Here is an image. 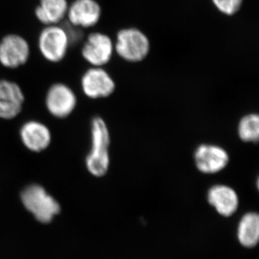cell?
<instances>
[{
	"label": "cell",
	"instance_id": "obj_1",
	"mask_svg": "<svg viewBox=\"0 0 259 259\" xmlns=\"http://www.w3.org/2000/svg\"><path fill=\"white\" fill-rule=\"evenodd\" d=\"M110 145V132L107 124L101 117H95L92 122V149L86 159L87 168L93 176L103 177L108 171Z\"/></svg>",
	"mask_w": 259,
	"mask_h": 259
},
{
	"label": "cell",
	"instance_id": "obj_2",
	"mask_svg": "<svg viewBox=\"0 0 259 259\" xmlns=\"http://www.w3.org/2000/svg\"><path fill=\"white\" fill-rule=\"evenodd\" d=\"M37 44L46 60L59 63L66 57L71 44L67 30L59 24L44 26L37 36Z\"/></svg>",
	"mask_w": 259,
	"mask_h": 259
},
{
	"label": "cell",
	"instance_id": "obj_3",
	"mask_svg": "<svg viewBox=\"0 0 259 259\" xmlns=\"http://www.w3.org/2000/svg\"><path fill=\"white\" fill-rule=\"evenodd\" d=\"M21 199L25 208L41 223L51 222L60 212L57 201L40 185H32L25 188L22 192Z\"/></svg>",
	"mask_w": 259,
	"mask_h": 259
},
{
	"label": "cell",
	"instance_id": "obj_4",
	"mask_svg": "<svg viewBox=\"0 0 259 259\" xmlns=\"http://www.w3.org/2000/svg\"><path fill=\"white\" fill-rule=\"evenodd\" d=\"M114 47L122 59L136 63L144 60L148 56L150 42L147 36L139 29L126 28L117 33Z\"/></svg>",
	"mask_w": 259,
	"mask_h": 259
},
{
	"label": "cell",
	"instance_id": "obj_5",
	"mask_svg": "<svg viewBox=\"0 0 259 259\" xmlns=\"http://www.w3.org/2000/svg\"><path fill=\"white\" fill-rule=\"evenodd\" d=\"M30 46L26 38L17 33L7 34L0 40V64L8 69H17L30 59Z\"/></svg>",
	"mask_w": 259,
	"mask_h": 259
},
{
	"label": "cell",
	"instance_id": "obj_6",
	"mask_svg": "<svg viewBox=\"0 0 259 259\" xmlns=\"http://www.w3.org/2000/svg\"><path fill=\"white\" fill-rule=\"evenodd\" d=\"M115 47L106 34L93 32L89 34L81 48V56L93 67H102L110 62Z\"/></svg>",
	"mask_w": 259,
	"mask_h": 259
},
{
	"label": "cell",
	"instance_id": "obj_7",
	"mask_svg": "<svg viewBox=\"0 0 259 259\" xmlns=\"http://www.w3.org/2000/svg\"><path fill=\"white\" fill-rule=\"evenodd\" d=\"M196 167L201 173L214 175L228 166L230 156L225 148L214 144H202L194 155Z\"/></svg>",
	"mask_w": 259,
	"mask_h": 259
},
{
	"label": "cell",
	"instance_id": "obj_8",
	"mask_svg": "<svg viewBox=\"0 0 259 259\" xmlns=\"http://www.w3.org/2000/svg\"><path fill=\"white\" fill-rule=\"evenodd\" d=\"M102 8L97 0H74L69 3L68 24L79 29L93 28L100 21Z\"/></svg>",
	"mask_w": 259,
	"mask_h": 259
},
{
	"label": "cell",
	"instance_id": "obj_9",
	"mask_svg": "<svg viewBox=\"0 0 259 259\" xmlns=\"http://www.w3.org/2000/svg\"><path fill=\"white\" fill-rule=\"evenodd\" d=\"M81 88L86 96L92 99L110 96L115 90V83L102 67H92L81 78Z\"/></svg>",
	"mask_w": 259,
	"mask_h": 259
},
{
	"label": "cell",
	"instance_id": "obj_10",
	"mask_svg": "<svg viewBox=\"0 0 259 259\" xmlns=\"http://www.w3.org/2000/svg\"><path fill=\"white\" fill-rule=\"evenodd\" d=\"M46 103L51 115L64 118L74 111L76 97L69 87L64 83H56L49 89Z\"/></svg>",
	"mask_w": 259,
	"mask_h": 259
},
{
	"label": "cell",
	"instance_id": "obj_11",
	"mask_svg": "<svg viewBox=\"0 0 259 259\" xmlns=\"http://www.w3.org/2000/svg\"><path fill=\"white\" fill-rule=\"evenodd\" d=\"M23 91L16 83L0 80V118H14L21 112L24 103Z\"/></svg>",
	"mask_w": 259,
	"mask_h": 259
},
{
	"label": "cell",
	"instance_id": "obj_12",
	"mask_svg": "<svg viewBox=\"0 0 259 259\" xmlns=\"http://www.w3.org/2000/svg\"><path fill=\"white\" fill-rule=\"evenodd\" d=\"M207 201L223 217H230L236 212L239 198L234 189L226 185H213L207 192Z\"/></svg>",
	"mask_w": 259,
	"mask_h": 259
},
{
	"label": "cell",
	"instance_id": "obj_13",
	"mask_svg": "<svg viewBox=\"0 0 259 259\" xmlns=\"http://www.w3.org/2000/svg\"><path fill=\"white\" fill-rule=\"evenodd\" d=\"M20 138L25 147L33 152L47 149L51 141V132L47 126L37 121L26 122L20 130Z\"/></svg>",
	"mask_w": 259,
	"mask_h": 259
},
{
	"label": "cell",
	"instance_id": "obj_14",
	"mask_svg": "<svg viewBox=\"0 0 259 259\" xmlns=\"http://www.w3.org/2000/svg\"><path fill=\"white\" fill-rule=\"evenodd\" d=\"M69 6L68 0H39L35 16L44 26L59 25L66 20Z\"/></svg>",
	"mask_w": 259,
	"mask_h": 259
},
{
	"label": "cell",
	"instance_id": "obj_15",
	"mask_svg": "<svg viewBox=\"0 0 259 259\" xmlns=\"http://www.w3.org/2000/svg\"><path fill=\"white\" fill-rule=\"evenodd\" d=\"M238 239L245 248H253L259 239V216L256 212H247L238 227Z\"/></svg>",
	"mask_w": 259,
	"mask_h": 259
},
{
	"label": "cell",
	"instance_id": "obj_16",
	"mask_svg": "<svg viewBox=\"0 0 259 259\" xmlns=\"http://www.w3.org/2000/svg\"><path fill=\"white\" fill-rule=\"evenodd\" d=\"M238 135L245 143H256L259 139V116L250 113L243 116L238 125Z\"/></svg>",
	"mask_w": 259,
	"mask_h": 259
},
{
	"label": "cell",
	"instance_id": "obj_17",
	"mask_svg": "<svg viewBox=\"0 0 259 259\" xmlns=\"http://www.w3.org/2000/svg\"><path fill=\"white\" fill-rule=\"evenodd\" d=\"M243 0H212L220 12L226 15L236 14L241 8Z\"/></svg>",
	"mask_w": 259,
	"mask_h": 259
}]
</instances>
